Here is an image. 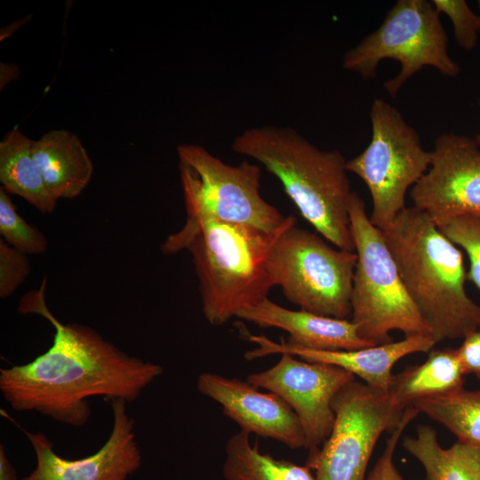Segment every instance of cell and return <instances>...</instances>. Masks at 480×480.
<instances>
[{
	"label": "cell",
	"instance_id": "obj_21",
	"mask_svg": "<svg viewBox=\"0 0 480 480\" xmlns=\"http://www.w3.org/2000/svg\"><path fill=\"white\" fill-rule=\"evenodd\" d=\"M310 469L260 452L257 444H252L250 434L243 430L231 436L225 444V480H316Z\"/></svg>",
	"mask_w": 480,
	"mask_h": 480
},
{
	"label": "cell",
	"instance_id": "obj_5",
	"mask_svg": "<svg viewBox=\"0 0 480 480\" xmlns=\"http://www.w3.org/2000/svg\"><path fill=\"white\" fill-rule=\"evenodd\" d=\"M349 219L357 261L353 276L351 321L372 344L390 343L392 331L405 337L430 334L410 298L381 230L370 220L364 200L353 192Z\"/></svg>",
	"mask_w": 480,
	"mask_h": 480
},
{
	"label": "cell",
	"instance_id": "obj_2",
	"mask_svg": "<svg viewBox=\"0 0 480 480\" xmlns=\"http://www.w3.org/2000/svg\"><path fill=\"white\" fill-rule=\"evenodd\" d=\"M296 222L295 217L286 216L278 229L268 233L248 225L187 215L182 228L171 234L161 250L164 254L181 250L191 253L203 315L209 324L220 326L242 308L268 298L273 287L267 268L268 252L278 236Z\"/></svg>",
	"mask_w": 480,
	"mask_h": 480
},
{
	"label": "cell",
	"instance_id": "obj_12",
	"mask_svg": "<svg viewBox=\"0 0 480 480\" xmlns=\"http://www.w3.org/2000/svg\"><path fill=\"white\" fill-rule=\"evenodd\" d=\"M413 206L437 226L480 213V147L472 138L444 133L435 140L430 164L412 188Z\"/></svg>",
	"mask_w": 480,
	"mask_h": 480
},
{
	"label": "cell",
	"instance_id": "obj_24",
	"mask_svg": "<svg viewBox=\"0 0 480 480\" xmlns=\"http://www.w3.org/2000/svg\"><path fill=\"white\" fill-rule=\"evenodd\" d=\"M438 228L467 253L469 260L467 280L480 291V213L452 219Z\"/></svg>",
	"mask_w": 480,
	"mask_h": 480
},
{
	"label": "cell",
	"instance_id": "obj_8",
	"mask_svg": "<svg viewBox=\"0 0 480 480\" xmlns=\"http://www.w3.org/2000/svg\"><path fill=\"white\" fill-rule=\"evenodd\" d=\"M370 117L371 141L347 160V170L366 185L372 201L370 220L383 230L406 207V193L428 171L430 152L423 148L418 132L385 100H374Z\"/></svg>",
	"mask_w": 480,
	"mask_h": 480
},
{
	"label": "cell",
	"instance_id": "obj_7",
	"mask_svg": "<svg viewBox=\"0 0 480 480\" xmlns=\"http://www.w3.org/2000/svg\"><path fill=\"white\" fill-rule=\"evenodd\" d=\"M392 59L401 65L399 73L384 83L395 98L404 83L424 67H433L445 76L460 72L450 56L448 37L432 3L427 0H398L380 26L343 57V68L370 79L379 63Z\"/></svg>",
	"mask_w": 480,
	"mask_h": 480
},
{
	"label": "cell",
	"instance_id": "obj_19",
	"mask_svg": "<svg viewBox=\"0 0 480 480\" xmlns=\"http://www.w3.org/2000/svg\"><path fill=\"white\" fill-rule=\"evenodd\" d=\"M404 449L422 465L426 480H480V449L457 441L443 448L436 431L420 425L414 436H405Z\"/></svg>",
	"mask_w": 480,
	"mask_h": 480
},
{
	"label": "cell",
	"instance_id": "obj_17",
	"mask_svg": "<svg viewBox=\"0 0 480 480\" xmlns=\"http://www.w3.org/2000/svg\"><path fill=\"white\" fill-rule=\"evenodd\" d=\"M32 154L57 201L77 197L91 181L92 162L79 138L68 130H52L34 140Z\"/></svg>",
	"mask_w": 480,
	"mask_h": 480
},
{
	"label": "cell",
	"instance_id": "obj_28",
	"mask_svg": "<svg viewBox=\"0 0 480 480\" xmlns=\"http://www.w3.org/2000/svg\"><path fill=\"white\" fill-rule=\"evenodd\" d=\"M456 349L464 373L480 378V327L468 333Z\"/></svg>",
	"mask_w": 480,
	"mask_h": 480
},
{
	"label": "cell",
	"instance_id": "obj_11",
	"mask_svg": "<svg viewBox=\"0 0 480 480\" xmlns=\"http://www.w3.org/2000/svg\"><path fill=\"white\" fill-rule=\"evenodd\" d=\"M246 380L277 395L292 409L300 422L309 455L319 450L332 430L333 398L356 377L332 364L300 360L283 353L275 365L249 374Z\"/></svg>",
	"mask_w": 480,
	"mask_h": 480
},
{
	"label": "cell",
	"instance_id": "obj_32",
	"mask_svg": "<svg viewBox=\"0 0 480 480\" xmlns=\"http://www.w3.org/2000/svg\"><path fill=\"white\" fill-rule=\"evenodd\" d=\"M477 4H478L479 10H480V0L477 1ZM479 18H480V15H479Z\"/></svg>",
	"mask_w": 480,
	"mask_h": 480
},
{
	"label": "cell",
	"instance_id": "obj_22",
	"mask_svg": "<svg viewBox=\"0 0 480 480\" xmlns=\"http://www.w3.org/2000/svg\"><path fill=\"white\" fill-rule=\"evenodd\" d=\"M411 405L446 428L459 442L480 449V390L461 388Z\"/></svg>",
	"mask_w": 480,
	"mask_h": 480
},
{
	"label": "cell",
	"instance_id": "obj_6",
	"mask_svg": "<svg viewBox=\"0 0 480 480\" xmlns=\"http://www.w3.org/2000/svg\"><path fill=\"white\" fill-rule=\"evenodd\" d=\"M324 239L296 224L288 227L268 252L269 280L300 309L345 319L351 315L357 255L333 248Z\"/></svg>",
	"mask_w": 480,
	"mask_h": 480
},
{
	"label": "cell",
	"instance_id": "obj_9",
	"mask_svg": "<svg viewBox=\"0 0 480 480\" xmlns=\"http://www.w3.org/2000/svg\"><path fill=\"white\" fill-rule=\"evenodd\" d=\"M187 215L212 219L274 232L284 216L261 196V170L244 161L231 165L200 145L177 148Z\"/></svg>",
	"mask_w": 480,
	"mask_h": 480
},
{
	"label": "cell",
	"instance_id": "obj_1",
	"mask_svg": "<svg viewBox=\"0 0 480 480\" xmlns=\"http://www.w3.org/2000/svg\"><path fill=\"white\" fill-rule=\"evenodd\" d=\"M45 284L24 295L18 311L50 322L52 346L25 364L0 370V391L13 410L82 427L92 415L90 398L131 403L162 375L161 365L130 356L92 328L60 322L45 303Z\"/></svg>",
	"mask_w": 480,
	"mask_h": 480
},
{
	"label": "cell",
	"instance_id": "obj_30",
	"mask_svg": "<svg viewBox=\"0 0 480 480\" xmlns=\"http://www.w3.org/2000/svg\"><path fill=\"white\" fill-rule=\"evenodd\" d=\"M392 479L393 480H403L402 476H400L399 472L397 471V469L396 468H395L394 472H393Z\"/></svg>",
	"mask_w": 480,
	"mask_h": 480
},
{
	"label": "cell",
	"instance_id": "obj_14",
	"mask_svg": "<svg viewBox=\"0 0 480 480\" xmlns=\"http://www.w3.org/2000/svg\"><path fill=\"white\" fill-rule=\"evenodd\" d=\"M203 396L222 407L225 416L240 430L276 440L290 449L305 448L300 422L292 409L277 395L236 378L204 372L196 380Z\"/></svg>",
	"mask_w": 480,
	"mask_h": 480
},
{
	"label": "cell",
	"instance_id": "obj_3",
	"mask_svg": "<svg viewBox=\"0 0 480 480\" xmlns=\"http://www.w3.org/2000/svg\"><path fill=\"white\" fill-rule=\"evenodd\" d=\"M381 233L436 343L463 339L480 327V305L465 288L463 254L425 212L405 207Z\"/></svg>",
	"mask_w": 480,
	"mask_h": 480
},
{
	"label": "cell",
	"instance_id": "obj_18",
	"mask_svg": "<svg viewBox=\"0 0 480 480\" xmlns=\"http://www.w3.org/2000/svg\"><path fill=\"white\" fill-rule=\"evenodd\" d=\"M33 140L18 127L0 142V183L7 193L17 195L42 213H52L57 200L48 190L33 159Z\"/></svg>",
	"mask_w": 480,
	"mask_h": 480
},
{
	"label": "cell",
	"instance_id": "obj_13",
	"mask_svg": "<svg viewBox=\"0 0 480 480\" xmlns=\"http://www.w3.org/2000/svg\"><path fill=\"white\" fill-rule=\"evenodd\" d=\"M113 424L108 438L94 453L76 460L60 456L53 444L41 432H28L36 454L34 470L21 480H128L141 466L135 421L127 412L126 402H109Z\"/></svg>",
	"mask_w": 480,
	"mask_h": 480
},
{
	"label": "cell",
	"instance_id": "obj_23",
	"mask_svg": "<svg viewBox=\"0 0 480 480\" xmlns=\"http://www.w3.org/2000/svg\"><path fill=\"white\" fill-rule=\"evenodd\" d=\"M0 235L11 246L28 255L43 254L48 247L44 235L17 212L8 193L0 189Z\"/></svg>",
	"mask_w": 480,
	"mask_h": 480
},
{
	"label": "cell",
	"instance_id": "obj_26",
	"mask_svg": "<svg viewBox=\"0 0 480 480\" xmlns=\"http://www.w3.org/2000/svg\"><path fill=\"white\" fill-rule=\"evenodd\" d=\"M31 270L28 255L0 239V297H10Z\"/></svg>",
	"mask_w": 480,
	"mask_h": 480
},
{
	"label": "cell",
	"instance_id": "obj_4",
	"mask_svg": "<svg viewBox=\"0 0 480 480\" xmlns=\"http://www.w3.org/2000/svg\"><path fill=\"white\" fill-rule=\"evenodd\" d=\"M232 149L276 176L318 234L337 248L355 252L349 219L354 191L340 151L319 149L295 130L275 125L245 130Z\"/></svg>",
	"mask_w": 480,
	"mask_h": 480
},
{
	"label": "cell",
	"instance_id": "obj_10",
	"mask_svg": "<svg viewBox=\"0 0 480 480\" xmlns=\"http://www.w3.org/2000/svg\"><path fill=\"white\" fill-rule=\"evenodd\" d=\"M335 420L322 447L307 465L316 480H365L373 449L383 432H391L406 406L390 391L354 380L333 398Z\"/></svg>",
	"mask_w": 480,
	"mask_h": 480
},
{
	"label": "cell",
	"instance_id": "obj_27",
	"mask_svg": "<svg viewBox=\"0 0 480 480\" xmlns=\"http://www.w3.org/2000/svg\"><path fill=\"white\" fill-rule=\"evenodd\" d=\"M419 413V411L412 405L405 408L400 420L395 428L389 432L390 436L387 439L384 451L365 480H393L392 477L395 469L393 458L396 445L404 429Z\"/></svg>",
	"mask_w": 480,
	"mask_h": 480
},
{
	"label": "cell",
	"instance_id": "obj_20",
	"mask_svg": "<svg viewBox=\"0 0 480 480\" xmlns=\"http://www.w3.org/2000/svg\"><path fill=\"white\" fill-rule=\"evenodd\" d=\"M457 349H431L424 363L394 374L390 390L406 407L416 400L463 388Z\"/></svg>",
	"mask_w": 480,
	"mask_h": 480
},
{
	"label": "cell",
	"instance_id": "obj_15",
	"mask_svg": "<svg viewBox=\"0 0 480 480\" xmlns=\"http://www.w3.org/2000/svg\"><path fill=\"white\" fill-rule=\"evenodd\" d=\"M248 340L258 347L245 352L247 360L287 353L305 361L340 367L362 379L368 387L382 391H388L394 375L392 368L398 360L413 353H428L436 344L431 335L418 334L360 349L326 351L289 348L265 336L250 335Z\"/></svg>",
	"mask_w": 480,
	"mask_h": 480
},
{
	"label": "cell",
	"instance_id": "obj_25",
	"mask_svg": "<svg viewBox=\"0 0 480 480\" xmlns=\"http://www.w3.org/2000/svg\"><path fill=\"white\" fill-rule=\"evenodd\" d=\"M436 12L445 14L452 21L453 34L459 46L473 50L480 34V18L465 0H432Z\"/></svg>",
	"mask_w": 480,
	"mask_h": 480
},
{
	"label": "cell",
	"instance_id": "obj_16",
	"mask_svg": "<svg viewBox=\"0 0 480 480\" xmlns=\"http://www.w3.org/2000/svg\"><path fill=\"white\" fill-rule=\"evenodd\" d=\"M236 317L262 328H278L289 337L282 343L289 348L314 350H355L375 346L360 337L356 325L340 319L305 310L285 308L268 298L244 308Z\"/></svg>",
	"mask_w": 480,
	"mask_h": 480
},
{
	"label": "cell",
	"instance_id": "obj_29",
	"mask_svg": "<svg viewBox=\"0 0 480 480\" xmlns=\"http://www.w3.org/2000/svg\"><path fill=\"white\" fill-rule=\"evenodd\" d=\"M0 480H17L16 470L8 460L3 444L0 445Z\"/></svg>",
	"mask_w": 480,
	"mask_h": 480
},
{
	"label": "cell",
	"instance_id": "obj_31",
	"mask_svg": "<svg viewBox=\"0 0 480 480\" xmlns=\"http://www.w3.org/2000/svg\"><path fill=\"white\" fill-rule=\"evenodd\" d=\"M476 140V142L479 145L480 147V132L477 133L474 139Z\"/></svg>",
	"mask_w": 480,
	"mask_h": 480
}]
</instances>
